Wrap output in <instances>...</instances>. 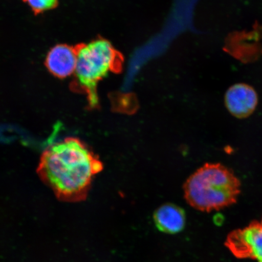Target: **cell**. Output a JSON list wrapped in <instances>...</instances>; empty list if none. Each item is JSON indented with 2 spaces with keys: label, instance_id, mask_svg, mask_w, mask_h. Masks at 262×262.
<instances>
[{
  "label": "cell",
  "instance_id": "obj_7",
  "mask_svg": "<svg viewBox=\"0 0 262 262\" xmlns=\"http://www.w3.org/2000/svg\"><path fill=\"white\" fill-rule=\"evenodd\" d=\"M154 221L160 231L176 234L185 227V213L182 208L174 204H165L157 209L154 214Z\"/></svg>",
  "mask_w": 262,
  "mask_h": 262
},
{
  "label": "cell",
  "instance_id": "obj_2",
  "mask_svg": "<svg viewBox=\"0 0 262 262\" xmlns=\"http://www.w3.org/2000/svg\"><path fill=\"white\" fill-rule=\"evenodd\" d=\"M183 190L186 201L192 207L211 212L235 204L241 194V182L228 167L208 163L189 177Z\"/></svg>",
  "mask_w": 262,
  "mask_h": 262
},
{
  "label": "cell",
  "instance_id": "obj_6",
  "mask_svg": "<svg viewBox=\"0 0 262 262\" xmlns=\"http://www.w3.org/2000/svg\"><path fill=\"white\" fill-rule=\"evenodd\" d=\"M77 62L76 46L57 45L48 52L45 65L49 73L59 78L74 74Z\"/></svg>",
  "mask_w": 262,
  "mask_h": 262
},
{
  "label": "cell",
  "instance_id": "obj_3",
  "mask_svg": "<svg viewBox=\"0 0 262 262\" xmlns=\"http://www.w3.org/2000/svg\"><path fill=\"white\" fill-rule=\"evenodd\" d=\"M77 62L73 90L86 95L88 106L98 104L97 84L113 71L117 63V54L112 45L104 39L76 46Z\"/></svg>",
  "mask_w": 262,
  "mask_h": 262
},
{
  "label": "cell",
  "instance_id": "obj_8",
  "mask_svg": "<svg viewBox=\"0 0 262 262\" xmlns=\"http://www.w3.org/2000/svg\"><path fill=\"white\" fill-rule=\"evenodd\" d=\"M35 14L54 9L58 5V0H24Z\"/></svg>",
  "mask_w": 262,
  "mask_h": 262
},
{
  "label": "cell",
  "instance_id": "obj_1",
  "mask_svg": "<svg viewBox=\"0 0 262 262\" xmlns=\"http://www.w3.org/2000/svg\"><path fill=\"white\" fill-rule=\"evenodd\" d=\"M103 167L82 141L69 137L45 150L37 171L59 199L75 202L86 198L94 177Z\"/></svg>",
  "mask_w": 262,
  "mask_h": 262
},
{
  "label": "cell",
  "instance_id": "obj_4",
  "mask_svg": "<svg viewBox=\"0 0 262 262\" xmlns=\"http://www.w3.org/2000/svg\"><path fill=\"white\" fill-rule=\"evenodd\" d=\"M225 245L235 257L262 262V220L229 233Z\"/></svg>",
  "mask_w": 262,
  "mask_h": 262
},
{
  "label": "cell",
  "instance_id": "obj_5",
  "mask_svg": "<svg viewBox=\"0 0 262 262\" xmlns=\"http://www.w3.org/2000/svg\"><path fill=\"white\" fill-rule=\"evenodd\" d=\"M225 102L232 116L244 119L250 117L256 109L258 96L256 91L250 85L235 84L226 93Z\"/></svg>",
  "mask_w": 262,
  "mask_h": 262
}]
</instances>
